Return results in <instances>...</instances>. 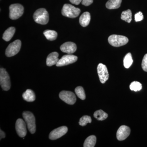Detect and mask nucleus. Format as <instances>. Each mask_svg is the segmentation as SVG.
<instances>
[{
    "instance_id": "f257e3e1",
    "label": "nucleus",
    "mask_w": 147,
    "mask_h": 147,
    "mask_svg": "<svg viewBox=\"0 0 147 147\" xmlns=\"http://www.w3.org/2000/svg\"><path fill=\"white\" fill-rule=\"evenodd\" d=\"M49 17L48 12L44 8H40L37 9L33 15L34 21L37 24L41 25L47 24L49 21Z\"/></svg>"
},
{
    "instance_id": "f03ea898",
    "label": "nucleus",
    "mask_w": 147,
    "mask_h": 147,
    "mask_svg": "<svg viewBox=\"0 0 147 147\" xmlns=\"http://www.w3.org/2000/svg\"><path fill=\"white\" fill-rule=\"evenodd\" d=\"M81 12L80 9L75 7L69 4L64 5L62 9V14L63 16L70 18H75L79 16Z\"/></svg>"
},
{
    "instance_id": "7ed1b4c3",
    "label": "nucleus",
    "mask_w": 147,
    "mask_h": 147,
    "mask_svg": "<svg viewBox=\"0 0 147 147\" xmlns=\"http://www.w3.org/2000/svg\"><path fill=\"white\" fill-rule=\"evenodd\" d=\"M108 41L110 45L113 47H119L126 45L129 40L126 36L113 34L109 37Z\"/></svg>"
},
{
    "instance_id": "20e7f679",
    "label": "nucleus",
    "mask_w": 147,
    "mask_h": 147,
    "mask_svg": "<svg viewBox=\"0 0 147 147\" xmlns=\"http://www.w3.org/2000/svg\"><path fill=\"white\" fill-rule=\"evenodd\" d=\"M9 17L12 20H16L22 16L24 12V7L20 4H13L9 7Z\"/></svg>"
},
{
    "instance_id": "39448f33",
    "label": "nucleus",
    "mask_w": 147,
    "mask_h": 147,
    "mask_svg": "<svg viewBox=\"0 0 147 147\" xmlns=\"http://www.w3.org/2000/svg\"><path fill=\"white\" fill-rule=\"evenodd\" d=\"M23 117L27 124L29 131L31 134H34L36 131L35 119L33 114L31 112L26 111L23 114Z\"/></svg>"
},
{
    "instance_id": "423d86ee",
    "label": "nucleus",
    "mask_w": 147,
    "mask_h": 147,
    "mask_svg": "<svg viewBox=\"0 0 147 147\" xmlns=\"http://www.w3.org/2000/svg\"><path fill=\"white\" fill-rule=\"evenodd\" d=\"M0 84L4 90L8 91L10 89V77L5 69L1 68L0 69Z\"/></svg>"
},
{
    "instance_id": "0eeeda50",
    "label": "nucleus",
    "mask_w": 147,
    "mask_h": 147,
    "mask_svg": "<svg viewBox=\"0 0 147 147\" xmlns=\"http://www.w3.org/2000/svg\"><path fill=\"white\" fill-rule=\"evenodd\" d=\"M21 42L20 40H16L11 43L7 48L5 55L7 57H13L16 55L21 49Z\"/></svg>"
},
{
    "instance_id": "6e6552de",
    "label": "nucleus",
    "mask_w": 147,
    "mask_h": 147,
    "mask_svg": "<svg viewBox=\"0 0 147 147\" xmlns=\"http://www.w3.org/2000/svg\"><path fill=\"white\" fill-rule=\"evenodd\" d=\"M60 98L66 103L73 105L76 102V96L72 92L68 91H62L59 93Z\"/></svg>"
},
{
    "instance_id": "1a4fd4ad",
    "label": "nucleus",
    "mask_w": 147,
    "mask_h": 147,
    "mask_svg": "<svg viewBox=\"0 0 147 147\" xmlns=\"http://www.w3.org/2000/svg\"><path fill=\"white\" fill-rule=\"evenodd\" d=\"M97 72L100 82L102 84H104L109 77L107 67L103 64L99 63L97 67Z\"/></svg>"
},
{
    "instance_id": "9d476101",
    "label": "nucleus",
    "mask_w": 147,
    "mask_h": 147,
    "mask_svg": "<svg viewBox=\"0 0 147 147\" xmlns=\"http://www.w3.org/2000/svg\"><path fill=\"white\" fill-rule=\"evenodd\" d=\"M78 59V57L75 55H64L59 60V61L56 64L57 67H62L63 66L68 65L74 63Z\"/></svg>"
},
{
    "instance_id": "9b49d317",
    "label": "nucleus",
    "mask_w": 147,
    "mask_h": 147,
    "mask_svg": "<svg viewBox=\"0 0 147 147\" xmlns=\"http://www.w3.org/2000/svg\"><path fill=\"white\" fill-rule=\"evenodd\" d=\"M68 128L67 127L65 126L55 129L50 132L49 134V139L52 140L59 139L66 134Z\"/></svg>"
},
{
    "instance_id": "f8f14e48",
    "label": "nucleus",
    "mask_w": 147,
    "mask_h": 147,
    "mask_svg": "<svg viewBox=\"0 0 147 147\" xmlns=\"http://www.w3.org/2000/svg\"><path fill=\"white\" fill-rule=\"evenodd\" d=\"M16 130L19 137H24L27 134L26 125V123L22 119H18L16 123Z\"/></svg>"
},
{
    "instance_id": "ddd939ff",
    "label": "nucleus",
    "mask_w": 147,
    "mask_h": 147,
    "mask_svg": "<svg viewBox=\"0 0 147 147\" xmlns=\"http://www.w3.org/2000/svg\"><path fill=\"white\" fill-rule=\"evenodd\" d=\"M130 133V129L129 127L126 125H121L117 131V139L119 141H123L129 136Z\"/></svg>"
},
{
    "instance_id": "4468645a",
    "label": "nucleus",
    "mask_w": 147,
    "mask_h": 147,
    "mask_svg": "<svg viewBox=\"0 0 147 147\" xmlns=\"http://www.w3.org/2000/svg\"><path fill=\"white\" fill-rule=\"evenodd\" d=\"M76 49L77 47L76 44L71 42H65L60 47V49L62 52L68 54H73L75 53Z\"/></svg>"
},
{
    "instance_id": "2eb2a0df",
    "label": "nucleus",
    "mask_w": 147,
    "mask_h": 147,
    "mask_svg": "<svg viewBox=\"0 0 147 147\" xmlns=\"http://www.w3.org/2000/svg\"><path fill=\"white\" fill-rule=\"evenodd\" d=\"M59 54L57 52H53L50 53L47 56L46 60V64L48 66H52L53 65L57 64L59 61L58 58Z\"/></svg>"
},
{
    "instance_id": "dca6fc26",
    "label": "nucleus",
    "mask_w": 147,
    "mask_h": 147,
    "mask_svg": "<svg viewBox=\"0 0 147 147\" xmlns=\"http://www.w3.org/2000/svg\"><path fill=\"white\" fill-rule=\"evenodd\" d=\"M91 20V16L88 12H84L79 18V23L83 27L87 26L90 24Z\"/></svg>"
},
{
    "instance_id": "f3484780",
    "label": "nucleus",
    "mask_w": 147,
    "mask_h": 147,
    "mask_svg": "<svg viewBox=\"0 0 147 147\" xmlns=\"http://www.w3.org/2000/svg\"><path fill=\"white\" fill-rule=\"evenodd\" d=\"M15 28L13 27H9L6 30L3 35V38L6 41H9L10 40L15 34Z\"/></svg>"
},
{
    "instance_id": "a211bd4d",
    "label": "nucleus",
    "mask_w": 147,
    "mask_h": 147,
    "mask_svg": "<svg viewBox=\"0 0 147 147\" xmlns=\"http://www.w3.org/2000/svg\"><path fill=\"white\" fill-rule=\"evenodd\" d=\"M23 98L28 102H33L35 100V95L31 90L28 89L23 93Z\"/></svg>"
},
{
    "instance_id": "6ab92c4d",
    "label": "nucleus",
    "mask_w": 147,
    "mask_h": 147,
    "mask_svg": "<svg viewBox=\"0 0 147 147\" xmlns=\"http://www.w3.org/2000/svg\"><path fill=\"white\" fill-rule=\"evenodd\" d=\"M122 0H109L106 3V7L108 9H116L120 7Z\"/></svg>"
},
{
    "instance_id": "aec40b11",
    "label": "nucleus",
    "mask_w": 147,
    "mask_h": 147,
    "mask_svg": "<svg viewBox=\"0 0 147 147\" xmlns=\"http://www.w3.org/2000/svg\"><path fill=\"white\" fill-rule=\"evenodd\" d=\"M96 138L94 135L88 137L84 142V147H94L96 143Z\"/></svg>"
},
{
    "instance_id": "412c9836",
    "label": "nucleus",
    "mask_w": 147,
    "mask_h": 147,
    "mask_svg": "<svg viewBox=\"0 0 147 147\" xmlns=\"http://www.w3.org/2000/svg\"><path fill=\"white\" fill-rule=\"evenodd\" d=\"M43 34L47 40L51 41L55 40L57 38V33L54 30H46L43 32Z\"/></svg>"
},
{
    "instance_id": "4be33fe9",
    "label": "nucleus",
    "mask_w": 147,
    "mask_h": 147,
    "mask_svg": "<svg viewBox=\"0 0 147 147\" xmlns=\"http://www.w3.org/2000/svg\"><path fill=\"white\" fill-rule=\"evenodd\" d=\"M131 16H132V13H131V10L127 9L123 11L121 14V18L123 21H125L127 23H130L132 20Z\"/></svg>"
},
{
    "instance_id": "5701e85b",
    "label": "nucleus",
    "mask_w": 147,
    "mask_h": 147,
    "mask_svg": "<svg viewBox=\"0 0 147 147\" xmlns=\"http://www.w3.org/2000/svg\"><path fill=\"white\" fill-rule=\"evenodd\" d=\"M94 116L98 120L103 121L108 118V115L103 110H99L94 112Z\"/></svg>"
},
{
    "instance_id": "b1692460",
    "label": "nucleus",
    "mask_w": 147,
    "mask_h": 147,
    "mask_svg": "<svg viewBox=\"0 0 147 147\" xmlns=\"http://www.w3.org/2000/svg\"><path fill=\"white\" fill-rule=\"evenodd\" d=\"M133 61L131 53H127L124 58V66L127 69L129 68L133 63Z\"/></svg>"
},
{
    "instance_id": "393cba45",
    "label": "nucleus",
    "mask_w": 147,
    "mask_h": 147,
    "mask_svg": "<svg viewBox=\"0 0 147 147\" xmlns=\"http://www.w3.org/2000/svg\"><path fill=\"white\" fill-rule=\"evenodd\" d=\"M75 92L78 97L82 100H85L86 99V94L85 91L83 87L78 86L76 87L75 89Z\"/></svg>"
},
{
    "instance_id": "a878e982",
    "label": "nucleus",
    "mask_w": 147,
    "mask_h": 147,
    "mask_svg": "<svg viewBox=\"0 0 147 147\" xmlns=\"http://www.w3.org/2000/svg\"><path fill=\"white\" fill-rule=\"evenodd\" d=\"M142 88V84L139 82H136V81L132 82L129 86V88L131 90L134 91L135 92L141 90Z\"/></svg>"
},
{
    "instance_id": "bb28decb",
    "label": "nucleus",
    "mask_w": 147,
    "mask_h": 147,
    "mask_svg": "<svg viewBox=\"0 0 147 147\" xmlns=\"http://www.w3.org/2000/svg\"><path fill=\"white\" fill-rule=\"evenodd\" d=\"M92 122V119L89 116L85 115L83 116L79 121V124L82 126H86L88 123H91Z\"/></svg>"
},
{
    "instance_id": "cd10ccee",
    "label": "nucleus",
    "mask_w": 147,
    "mask_h": 147,
    "mask_svg": "<svg viewBox=\"0 0 147 147\" xmlns=\"http://www.w3.org/2000/svg\"><path fill=\"white\" fill-rule=\"evenodd\" d=\"M142 66L143 70L147 72V54H146L143 58Z\"/></svg>"
},
{
    "instance_id": "c85d7f7f",
    "label": "nucleus",
    "mask_w": 147,
    "mask_h": 147,
    "mask_svg": "<svg viewBox=\"0 0 147 147\" xmlns=\"http://www.w3.org/2000/svg\"><path fill=\"white\" fill-rule=\"evenodd\" d=\"M134 18L136 22L142 21L144 19V16L143 13L141 11H139L138 13H136L134 16Z\"/></svg>"
},
{
    "instance_id": "c756f323",
    "label": "nucleus",
    "mask_w": 147,
    "mask_h": 147,
    "mask_svg": "<svg viewBox=\"0 0 147 147\" xmlns=\"http://www.w3.org/2000/svg\"><path fill=\"white\" fill-rule=\"evenodd\" d=\"M82 4L86 6L90 5L93 2V0H82Z\"/></svg>"
},
{
    "instance_id": "7c9ffc66",
    "label": "nucleus",
    "mask_w": 147,
    "mask_h": 147,
    "mask_svg": "<svg viewBox=\"0 0 147 147\" xmlns=\"http://www.w3.org/2000/svg\"><path fill=\"white\" fill-rule=\"evenodd\" d=\"M69 1L71 3L78 5L81 2H82V0H69Z\"/></svg>"
},
{
    "instance_id": "2f4dec72",
    "label": "nucleus",
    "mask_w": 147,
    "mask_h": 147,
    "mask_svg": "<svg viewBox=\"0 0 147 147\" xmlns=\"http://www.w3.org/2000/svg\"><path fill=\"white\" fill-rule=\"evenodd\" d=\"M0 131H1V133H0V139H3V138H4L5 137V132L3 131H2L1 130H0Z\"/></svg>"
}]
</instances>
